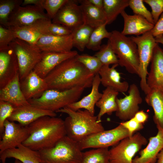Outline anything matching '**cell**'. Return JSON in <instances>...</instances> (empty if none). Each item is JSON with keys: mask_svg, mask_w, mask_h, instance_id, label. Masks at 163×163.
<instances>
[{"mask_svg": "<svg viewBox=\"0 0 163 163\" xmlns=\"http://www.w3.org/2000/svg\"><path fill=\"white\" fill-rule=\"evenodd\" d=\"M156 42L157 43H159L163 45V35L155 37Z\"/></svg>", "mask_w": 163, "mask_h": 163, "instance_id": "cell-50", "label": "cell"}, {"mask_svg": "<svg viewBox=\"0 0 163 163\" xmlns=\"http://www.w3.org/2000/svg\"><path fill=\"white\" fill-rule=\"evenodd\" d=\"M123 18L124 25L121 33L125 35L140 36L151 30L154 25L139 15H130L125 11L120 14Z\"/></svg>", "mask_w": 163, "mask_h": 163, "instance_id": "cell-23", "label": "cell"}, {"mask_svg": "<svg viewBox=\"0 0 163 163\" xmlns=\"http://www.w3.org/2000/svg\"><path fill=\"white\" fill-rule=\"evenodd\" d=\"M85 88L77 87L65 90L48 89L39 97L28 100L34 106L50 111L58 110L77 101Z\"/></svg>", "mask_w": 163, "mask_h": 163, "instance_id": "cell-6", "label": "cell"}, {"mask_svg": "<svg viewBox=\"0 0 163 163\" xmlns=\"http://www.w3.org/2000/svg\"><path fill=\"white\" fill-rule=\"evenodd\" d=\"M15 108L10 103L0 100V137L4 131L5 121L10 117Z\"/></svg>", "mask_w": 163, "mask_h": 163, "instance_id": "cell-39", "label": "cell"}, {"mask_svg": "<svg viewBox=\"0 0 163 163\" xmlns=\"http://www.w3.org/2000/svg\"><path fill=\"white\" fill-rule=\"evenodd\" d=\"M120 123L127 129L130 137L133 135L135 132L140 130L143 128V124L138 122L134 117Z\"/></svg>", "mask_w": 163, "mask_h": 163, "instance_id": "cell-44", "label": "cell"}, {"mask_svg": "<svg viewBox=\"0 0 163 163\" xmlns=\"http://www.w3.org/2000/svg\"><path fill=\"white\" fill-rule=\"evenodd\" d=\"M50 18L39 20L29 25L21 27H9L16 38L35 44L42 37L49 34L48 28L52 23Z\"/></svg>", "mask_w": 163, "mask_h": 163, "instance_id": "cell-15", "label": "cell"}, {"mask_svg": "<svg viewBox=\"0 0 163 163\" xmlns=\"http://www.w3.org/2000/svg\"><path fill=\"white\" fill-rule=\"evenodd\" d=\"M101 62L103 66L119 64L117 57L113 50L108 40L106 44L101 45L98 51L94 55Z\"/></svg>", "mask_w": 163, "mask_h": 163, "instance_id": "cell-35", "label": "cell"}, {"mask_svg": "<svg viewBox=\"0 0 163 163\" xmlns=\"http://www.w3.org/2000/svg\"><path fill=\"white\" fill-rule=\"evenodd\" d=\"M9 45L17 57L21 80L33 70L41 59L43 52L35 44L18 38L14 39Z\"/></svg>", "mask_w": 163, "mask_h": 163, "instance_id": "cell-7", "label": "cell"}, {"mask_svg": "<svg viewBox=\"0 0 163 163\" xmlns=\"http://www.w3.org/2000/svg\"><path fill=\"white\" fill-rule=\"evenodd\" d=\"M28 126L30 134L22 144L36 151L52 147L66 136L64 120L56 117H41Z\"/></svg>", "mask_w": 163, "mask_h": 163, "instance_id": "cell-2", "label": "cell"}, {"mask_svg": "<svg viewBox=\"0 0 163 163\" xmlns=\"http://www.w3.org/2000/svg\"><path fill=\"white\" fill-rule=\"evenodd\" d=\"M15 38L11 29L0 25V50L7 48Z\"/></svg>", "mask_w": 163, "mask_h": 163, "instance_id": "cell-41", "label": "cell"}, {"mask_svg": "<svg viewBox=\"0 0 163 163\" xmlns=\"http://www.w3.org/2000/svg\"><path fill=\"white\" fill-rule=\"evenodd\" d=\"M38 151L40 163H80L82 158L78 143L66 136L52 147Z\"/></svg>", "mask_w": 163, "mask_h": 163, "instance_id": "cell-5", "label": "cell"}, {"mask_svg": "<svg viewBox=\"0 0 163 163\" xmlns=\"http://www.w3.org/2000/svg\"><path fill=\"white\" fill-rule=\"evenodd\" d=\"M128 95L123 98L117 97V106L116 115L120 119L128 120L134 117L139 111V105L142 101L138 86L135 84H131L129 87Z\"/></svg>", "mask_w": 163, "mask_h": 163, "instance_id": "cell-14", "label": "cell"}, {"mask_svg": "<svg viewBox=\"0 0 163 163\" xmlns=\"http://www.w3.org/2000/svg\"><path fill=\"white\" fill-rule=\"evenodd\" d=\"M47 18H50L42 8L34 5H21L15 8L10 16L7 28L25 27L39 20Z\"/></svg>", "mask_w": 163, "mask_h": 163, "instance_id": "cell-11", "label": "cell"}, {"mask_svg": "<svg viewBox=\"0 0 163 163\" xmlns=\"http://www.w3.org/2000/svg\"><path fill=\"white\" fill-rule=\"evenodd\" d=\"M150 62L147 84L150 89H161L163 85V50L158 43L154 49Z\"/></svg>", "mask_w": 163, "mask_h": 163, "instance_id": "cell-20", "label": "cell"}, {"mask_svg": "<svg viewBox=\"0 0 163 163\" xmlns=\"http://www.w3.org/2000/svg\"><path fill=\"white\" fill-rule=\"evenodd\" d=\"M80 163H110L108 148H96L82 152Z\"/></svg>", "mask_w": 163, "mask_h": 163, "instance_id": "cell-33", "label": "cell"}, {"mask_svg": "<svg viewBox=\"0 0 163 163\" xmlns=\"http://www.w3.org/2000/svg\"><path fill=\"white\" fill-rule=\"evenodd\" d=\"M42 1L43 0H24L23 1L21 5L25 6L27 5H34L42 8Z\"/></svg>", "mask_w": 163, "mask_h": 163, "instance_id": "cell-47", "label": "cell"}, {"mask_svg": "<svg viewBox=\"0 0 163 163\" xmlns=\"http://www.w3.org/2000/svg\"><path fill=\"white\" fill-rule=\"evenodd\" d=\"M14 163H22L19 160H17V159H15Z\"/></svg>", "mask_w": 163, "mask_h": 163, "instance_id": "cell-51", "label": "cell"}, {"mask_svg": "<svg viewBox=\"0 0 163 163\" xmlns=\"http://www.w3.org/2000/svg\"><path fill=\"white\" fill-rule=\"evenodd\" d=\"M3 133L0 137V153L17 147L27 139L30 134L28 126H24L7 120L4 124Z\"/></svg>", "mask_w": 163, "mask_h": 163, "instance_id": "cell-13", "label": "cell"}, {"mask_svg": "<svg viewBox=\"0 0 163 163\" xmlns=\"http://www.w3.org/2000/svg\"><path fill=\"white\" fill-rule=\"evenodd\" d=\"M143 0H129V6L134 14L141 16L151 23L155 25L152 14L144 4Z\"/></svg>", "mask_w": 163, "mask_h": 163, "instance_id": "cell-38", "label": "cell"}, {"mask_svg": "<svg viewBox=\"0 0 163 163\" xmlns=\"http://www.w3.org/2000/svg\"><path fill=\"white\" fill-rule=\"evenodd\" d=\"M156 161H157V160H154L149 163H155Z\"/></svg>", "mask_w": 163, "mask_h": 163, "instance_id": "cell-52", "label": "cell"}, {"mask_svg": "<svg viewBox=\"0 0 163 163\" xmlns=\"http://www.w3.org/2000/svg\"><path fill=\"white\" fill-rule=\"evenodd\" d=\"M134 117L139 123L143 124L147 121L149 115L143 110H141L137 112Z\"/></svg>", "mask_w": 163, "mask_h": 163, "instance_id": "cell-46", "label": "cell"}, {"mask_svg": "<svg viewBox=\"0 0 163 163\" xmlns=\"http://www.w3.org/2000/svg\"><path fill=\"white\" fill-rule=\"evenodd\" d=\"M108 39L119 60V65L132 74L139 75V62L136 44L130 37L117 30L111 32Z\"/></svg>", "mask_w": 163, "mask_h": 163, "instance_id": "cell-4", "label": "cell"}, {"mask_svg": "<svg viewBox=\"0 0 163 163\" xmlns=\"http://www.w3.org/2000/svg\"><path fill=\"white\" fill-rule=\"evenodd\" d=\"M128 137L129 135L128 130L120 123L113 129L93 134L78 143L82 151L90 148H108Z\"/></svg>", "mask_w": 163, "mask_h": 163, "instance_id": "cell-10", "label": "cell"}, {"mask_svg": "<svg viewBox=\"0 0 163 163\" xmlns=\"http://www.w3.org/2000/svg\"><path fill=\"white\" fill-rule=\"evenodd\" d=\"M119 92L110 87H107L103 91L102 96L97 103L96 106L100 109L97 116V121L101 122L102 117L105 114L111 115L116 112L117 106L116 100Z\"/></svg>", "mask_w": 163, "mask_h": 163, "instance_id": "cell-29", "label": "cell"}, {"mask_svg": "<svg viewBox=\"0 0 163 163\" xmlns=\"http://www.w3.org/2000/svg\"><path fill=\"white\" fill-rule=\"evenodd\" d=\"M156 136L150 137L146 147L141 150L139 156L136 157L133 163H149L157 160V156L163 149V129L158 128Z\"/></svg>", "mask_w": 163, "mask_h": 163, "instance_id": "cell-25", "label": "cell"}, {"mask_svg": "<svg viewBox=\"0 0 163 163\" xmlns=\"http://www.w3.org/2000/svg\"><path fill=\"white\" fill-rule=\"evenodd\" d=\"M20 85L25 97L28 101L40 97L48 89L45 79L40 77L33 70L20 80Z\"/></svg>", "mask_w": 163, "mask_h": 163, "instance_id": "cell-21", "label": "cell"}, {"mask_svg": "<svg viewBox=\"0 0 163 163\" xmlns=\"http://www.w3.org/2000/svg\"><path fill=\"white\" fill-rule=\"evenodd\" d=\"M118 64L109 66H103L99 72L101 84L104 87L111 88L119 92L127 91L129 87L128 83L126 81L121 82L120 73L116 68Z\"/></svg>", "mask_w": 163, "mask_h": 163, "instance_id": "cell-24", "label": "cell"}, {"mask_svg": "<svg viewBox=\"0 0 163 163\" xmlns=\"http://www.w3.org/2000/svg\"><path fill=\"white\" fill-rule=\"evenodd\" d=\"M10 158L17 159L22 163H40L38 151L22 144L0 153V160L2 163H5L6 159Z\"/></svg>", "mask_w": 163, "mask_h": 163, "instance_id": "cell-27", "label": "cell"}, {"mask_svg": "<svg viewBox=\"0 0 163 163\" xmlns=\"http://www.w3.org/2000/svg\"><path fill=\"white\" fill-rule=\"evenodd\" d=\"M0 100L8 102L15 107L30 105L21 89L19 73L4 87L0 89Z\"/></svg>", "mask_w": 163, "mask_h": 163, "instance_id": "cell-22", "label": "cell"}, {"mask_svg": "<svg viewBox=\"0 0 163 163\" xmlns=\"http://www.w3.org/2000/svg\"><path fill=\"white\" fill-rule=\"evenodd\" d=\"M105 23L94 28L90 36L86 48L93 51H98L101 46L102 40L105 38H110L111 32L107 31Z\"/></svg>", "mask_w": 163, "mask_h": 163, "instance_id": "cell-34", "label": "cell"}, {"mask_svg": "<svg viewBox=\"0 0 163 163\" xmlns=\"http://www.w3.org/2000/svg\"><path fill=\"white\" fill-rule=\"evenodd\" d=\"M157 160V163H163V149L158 154Z\"/></svg>", "mask_w": 163, "mask_h": 163, "instance_id": "cell-49", "label": "cell"}, {"mask_svg": "<svg viewBox=\"0 0 163 163\" xmlns=\"http://www.w3.org/2000/svg\"><path fill=\"white\" fill-rule=\"evenodd\" d=\"M94 28L84 24L72 31L73 47L80 51L86 47L91 33Z\"/></svg>", "mask_w": 163, "mask_h": 163, "instance_id": "cell-32", "label": "cell"}, {"mask_svg": "<svg viewBox=\"0 0 163 163\" xmlns=\"http://www.w3.org/2000/svg\"><path fill=\"white\" fill-rule=\"evenodd\" d=\"M42 52L66 53L72 51V35L58 36L46 35L40 38L35 44Z\"/></svg>", "mask_w": 163, "mask_h": 163, "instance_id": "cell-18", "label": "cell"}, {"mask_svg": "<svg viewBox=\"0 0 163 163\" xmlns=\"http://www.w3.org/2000/svg\"><path fill=\"white\" fill-rule=\"evenodd\" d=\"M41 59L33 71L40 77L44 78L57 66L69 58L76 56L75 50L66 53L43 52Z\"/></svg>", "mask_w": 163, "mask_h": 163, "instance_id": "cell-17", "label": "cell"}, {"mask_svg": "<svg viewBox=\"0 0 163 163\" xmlns=\"http://www.w3.org/2000/svg\"><path fill=\"white\" fill-rule=\"evenodd\" d=\"M22 0H0V25L7 28L9 18L13 11L21 6Z\"/></svg>", "mask_w": 163, "mask_h": 163, "instance_id": "cell-36", "label": "cell"}, {"mask_svg": "<svg viewBox=\"0 0 163 163\" xmlns=\"http://www.w3.org/2000/svg\"><path fill=\"white\" fill-rule=\"evenodd\" d=\"M147 142L139 132L123 139L109 150L110 163H133L136 154Z\"/></svg>", "mask_w": 163, "mask_h": 163, "instance_id": "cell-9", "label": "cell"}, {"mask_svg": "<svg viewBox=\"0 0 163 163\" xmlns=\"http://www.w3.org/2000/svg\"><path fill=\"white\" fill-rule=\"evenodd\" d=\"M160 89L162 91V92H163V85L162 87V88H161V89Z\"/></svg>", "mask_w": 163, "mask_h": 163, "instance_id": "cell-53", "label": "cell"}, {"mask_svg": "<svg viewBox=\"0 0 163 163\" xmlns=\"http://www.w3.org/2000/svg\"><path fill=\"white\" fill-rule=\"evenodd\" d=\"M145 100L153 109V120L157 128L163 129V92L160 89H151Z\"/></svg>", "mask_w": 163, "mask_h": 163, "instance_id": "cell-30", "label": "cell"}, {"mask_svg": "<svg viewBox=\"0 0 163 163\" xmlns=\"http://www.w3.org/2000/svg\"><path fill=\"white\" fill-rule=\"evenodd\" d=\"M56 112L44 110L31 105L16 107L8 120L28 126L40 118L45 116L56 117Z\"/></svg>", "mask_w": 163, "mask_h": 163, "instance_id": "cell-19", "label": "cell"}, {"mask_svg": "<svg viewBox=\"0 0 163 163\" xmlns=\"http://www.w3.org/2000/svg\"><path fill=\"white\" fill-rule=\"evenodd\" d=\"M67 0H43L42 8L46 12L49 18L52 20Z\"/></svg>", "mask_w": 163, "mask_h": 163, "instance_id": "cell-40", "label": "cell"}, {"mask_svg": "<svg viewBox=\"0 0 163 163\" xmlns=\"http://www.w3.org/2000/svg\"><path fill=\"white\" fill-rule=\"evenodd\" d=\"M16 56L9 45L0 50V89L4 87L19 72Z\"/></svg>", "mask_w": 163, "mask_h": 163, "instance_id": "cell-16", "label": "cell"}, {"mask_svg": "<svg viewBox=\"0 0 163 163\" xmlns=\"http://www.w3.org/2000/svg\"><path fill=\"white\" fill-rule=\"evenodd\" d=\"M151 8V14L155 23L163 13V0H144Z\"/></svg>", "mask_w": 163, "mask_h": 163, "instance_id": "cell-42", "label": "cell"}, {"mask_svg": "<svg viewBox=\"0 0 163 163\" xmlns=\"http://www.w3.org/2000/svg\"><path fill=\"white\" fill-rule=\"evenodd\" d=\"M49 34L63 36L69 35L72 31L61 24L51 23L48 28Z\"/></svg>", "mask_w": 163, "mask_h": 163, "instance_id": "cell-43", "label": "cell"}, {"mask_svg": "<svg viewBox=\"0 0 163 163\" xmlns=\"http://www.w3.org/2000/svg\"><path fill=\"white\" fill-rule=\"evenodd\" d=\"M56 112L67 114L64 120L66 136L79 142L87 137L104 130L101 122L97 121V116H93L88 110H73L67 107Z\"/></svg>", "mask_w": 163, "mask_h": 163, "instance_id": "cell-3", "label": "cell"}, {"mask_svg": "<svg viewBox=\"0 0 163 163\" xmlns=\"http://www.w3.org/2000/svg\"><path fill=\"white\" fill-rule=\"evenodd\" d=\"M104 11L107 24L112 23L118 16L129 6V0H103Z\"/></svg>", "mask_w": 163, "mask_h": 163, "instance_id": "cell-31", "label": "cell"}, {"mask_svg": "<svg viewBox=\"0 0 163 163\" xmlns=\"http://www.w3.org/2000/svg\"><path fill=\"white\" fill-rule=\"evenodd\" d=\"M101 84L100 77L99 74L95 75L90 93L80 100L71 104L66 107L74 111L84 109L94 116L95 106L102 96V93H101L99 90Z\"/></svg>", "mask_w": 163, "mask_h": 163, "instance_id": "cell-26", "label": "cell"}, {"mask_svg": "<svg viewBox=\"0 0 163 163\" xmlns=\"http://www.w3.org/2000/svg\"><path fill=\"white\" fill-rule=\"evenodd\" d=\"M76 57L91 73L94 75L98 74L103 65L97 57L87 54H78Z\"/></svg>", "mask_w": 163, "mask_h": 163, "instance_id": "cell-37", "label": "cell"}, {"mask_svg": "<svg viewBox=\"0 0 163 163\" xmlns=\"http://www.w3.org/2000/svg\"><path fill=\"white\" fill-rule=\"evenodd\" d=\"M78 2L82 11L84 24L94 28L105 23L107 24L106 16L103 10L94 6L87 0H78Z\"/></svg>", "mask_w": 163, "mask_h": 163, "instance_id": "cell-28", "label": "cell"}, {"mask_svg": "<svg viewBox=\"0 0 163 163\" xmlns=\"http://www.w3.org/2000/svg\"><path fill=\"white\" fill-rule=\"evenodd\" d=\"M76 56L63 61L44 78L48 89L65 90L82 86H92L95 75L77 59Z\"/></svg>", "mask_w": 163, "mask_h": 163, "instance_id": "cell-1", "label": "cell"}, {"mask_svg": "<svg viewBox=\"0 0 163 163\" xmlns=\"http://www.w3.org/2000/svg\"><path fill=\"white\" fill-rule=\"evenodd\" d=\"M92 5L99 9L104 10L103 0H87Z\"/></svg>", "mask_w": 163, "mask_h": 163, "instance_id": "cell-48", "label": "cell"}, {"mask_svg": "<svg viewBox=\"0 0 163 163\" xmlns=\"http://www.w3.org/2000/svg\"><path fill=\"white\" fill-rule=\"evenodd\" d=\"M78 0H67L52 20V23L63 25L72 31L84 24Z\"/></svg>", "mask_w": 163, "mask_h": 163, "instance_id": "cell-12", "label": "cell"}, {"mask_svg": "<svg viewBox=\"0 0 163 163\" xmlns=\"http://www.w3.org/2000/svg\"><path fill=\"white\" fill-rule=\"evenodd\" d=\"M154 37L163 35V13L151 30Z\"/></svg>", "mask_w": 163, "mask_h": 163, "instance_id": "cell-45", "label": "cell"}, {"mask_svg": "<svg viewBox=\"0 0 163 163\" xmlns=\"http://www.w3.org/2000/svg\"><path fill=\"white\" fill-rule=\"evenodd\" d=\"M130 37L137 47L139 62L138 75L140 78V87L146 95L151 90L147 83L149 73L148 67L151 62L154 49L158 43L156 42L151 30L141 35Z\"/></svg>", "mask_w": 163, "mask_h": 163, "instance_id": "cell-8", "label": "cell"}]
</instances>
